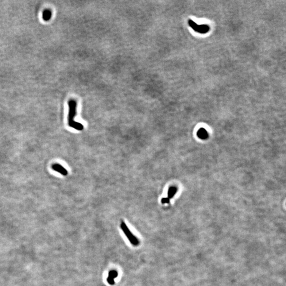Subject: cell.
<instances>
[{"mask_svg": "<svg viewBox=\"0 0 286 286\" xmlns=\"http://www.w3.org/2000/svg\"><path fill=\"white\" fill-rule=\"evenodd\" d=\"M69 111H68V124L71 127L79 131H81L84 129V126L82 124L75 122L74 120V118L76 114V106L77 103L75 100L71 99L68 101V102Z\"/></svg>", "mask_w": 286, "mask_h": 286, "instance_id": "1", "label": "cell"}, {"mask_svg": "<svg viewBox=\"0 0 286 286\" xmlns=\"http://www.w3.org/2000/svg\"><path fill=\"white\" fill-rule=\"evenodd\" d=\"M120 227L122 228V230L124 232L125 235L127 236L128 239L130 243L132 244L133 245L136 246L139 245V240L134 235L132 234V232L129 230V228L126 225L125 222H122L120 224Z\"/></svg>", "mask_w": 286, "mask_h": 286, "instance_id": "2", "label": "cell"}, {"mask_svg": "<svg viewBox=\"0 0 286 286\" xmlns=\"http://www.w3.org/2000/svg\"><path fill=\"white\" fill-rule=\"evenodd\" d=\"M188 24L192 29L198 33L205 34L207 33L210 30V27L208 25H198L191 19L188 20Z\"/></svg>", "mask_w": 286, "mask_h": 286, "instance_id": "3", "label": "cell"}, {"mask_svg": "<svg viewBox=\"0 0 286 286\" xmlns=\"http://www.w3.org/2000/svg\"><path fill=\"white\" fill-rule=\"evenodd\" d=\"M52 168L53 170L60 173L63 176H66L68 174V170L60 164L55 163V164H52Z\"/></svg>", "mask_w": 286, "mask_h": 286, "instance_id": "4", "label": "cell"}, {"mask_svg": "<svg viewBox=\"0 0 286 286\" xmlns=\"http://www.w3.org/2000/svg\"><path fill=\"white\" fill-rule=\"evenodd\" d=\"M118 276V272L116 270H113L109 271V276L107 278V282L111 285L114 284V279Z\"/></svg>", "mask_w": 286, "mask_h": 286, "instance_id": "5", "label": "cell"}, {"mask_svg": "<svg viewBox=\"0 0 286 286\" xmlns=\"http://www.w3.org/2000/svg\"><path fill=\"white\" fill-rule=\"evenodd\" d=\"M198 137L202 139H205L208 137V133L204 128H200L197 133Z\"/></svg>", "mask_w": 286, "mask_h": 286, "instance_id": "6", "label": "cell"}, {"mask_svg": "<svg viewBox=\"0 0 286 286\" xmlns=\"http://www.w3.org/2000/svg\"><path fill=\"white\" fill-rule=\"evenodd\" d=\"M177 192V188L176 187H169L168 190V198L170 199L174 197L175 194Z\"/></svg>", "mask_w": 286, "mask_h": 286, "instance_id": "7", "label": "cell"}, {"mask_svg": "<svg viewBox=\"0 0 286 286\" xmlns=\"http://www.w3.org/2000/svg\"><path fill=\"white\" fill-rule=\"evenodd\" d=\"M52 17V12L49 10H45L43 11V18L44 21H47L50 19Z\"/></svg>", "mask_w": 286, "mask_h": 286, "instance_id": "8", "label": "cell"}, {"mask_svg": "<svg viewBox=\"0 0 286 286\" xmlns=\"http://www.w3.org/2000/svg\"><path fill=\"white\" fill-rule=\"evenodd\" d=\"M161 203H163V204H164V203H170V199H168V198H163L161 200Z\"/></svg>", "mask_w": 286, "mask_h": 286, "instance_id": "9", "label": "cell"}]
</instances>
